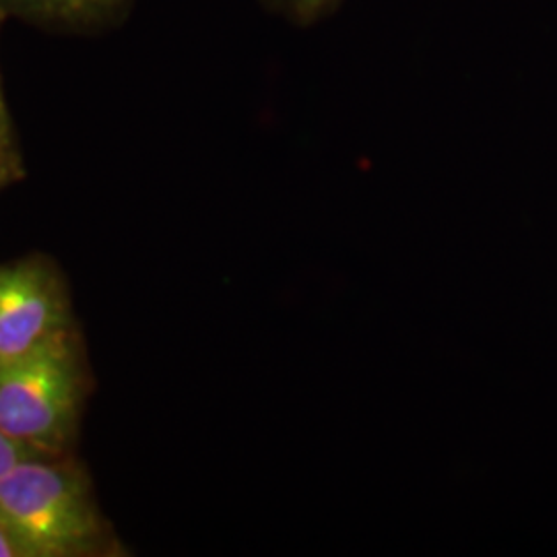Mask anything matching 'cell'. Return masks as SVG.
<instances>
[{
	"label": "cell",
	"mask_w": 557,
	"mask_h": 557,
	"mask_svg": "<svg viewBox=\"0 0 557 557\" xmlns=\"http://www.w3.org/2000/svg\"><path fill=\"white\" fill-rule=\"evenodd\" d=\"M0 527L25 557L81 554L98 522L79 481L38 460H21L0 478Z\"/></svg>",
	"instance_id": "6da1fadb"
},
{
	"label": "cell",
	"mask_w": 557,
	"mask_h": 557,
	"mask_svg": "<svg viewBox=\"0 0 557 557\" xmlns=\"http://www.w3.org/2000/svg\"><path fill=\"white\" fill-rule=\"evenodd\" d=\"M75 407L77 363L64 331L0 361V430L29 450L60 444Z\"/></svg>",
	"instance_id": "7a4b0ae2"
},
{
	"label": "cell",
	"mask_w": 557,
	"mask_h": 557,
	"mask_svg": "<svg viewBox=\"0 0 557 557\" xmlns=\"http://www.w3.org/2000/svg\"><path fill=\"white\" fill-rule=\"evenodd\" d=\"M59 287L38 264L0 267V361L32 351L62 331Z\"/></svg>",
	"instance_id": "3957f363"
},
{
	"label": "cell",
	"mask_w": 557,
	"mask_h": 557,
	"mask_svg": "<svg viewBox=\"0 0 557 557\" xmlns=\"http://www.w3.org/2000/svg\"><path fill=\"white\" fill-rule=\"evenodd\" d=\"M124 0H0L29 20L83 25L112 15Z\"/></svg>",
	"instance_id": "277c9868"
},
{
	"label": "cell",
	"mask_w": 557,
	"mask_h": 557,
	"mask_svg": "<svg viewBox=\"0 0 557 557\" xmlns=\"http://www.w3.org/2000/svg\"><path fill=\"white\" fill-rule=\"evenodd\" d=\"M333 2L335 0H281L283 9L299 23L319 20L333 7Z\"/></svg>",
	"instance_id": "5b68a950"
},
{
	"label": "cell",
	"mask_w": 557,
	"mask_h": 557,
	"mask_svg": "<svg viewBox=\"0 0 557 557\" xmlns=\"http://www.w3.org/2000/svg\"><path fill=\"white\" fill-rule=\"evenodd\" d=\"M25 458H29V448L0 430V478Z\"/></svg>",
	"instance_id": "8992f818"
},
{
	"label": "cell",
	"mask_w": 557,
	"mask_h": 557,
	"mask_svg": "<svg viewBox=\"0 0 557 557\" xmlns=\"http://www.w3.org/2000/svg\"><path fill=\"white\" fill-rule=\"evenodd\" d=\"M0 557H25L17 541L0 527Z\"/></svg>",
	"instance_id": "52a82bcc"
},
{
	"label": "cell",
	"mask_w": 557,
	"mask_h": 557,
	"mask_svg": "<svg viewBox=\"0 0 557 557\" xmlns=\"http://www.w3.org/2000/svg\"><path fill=\"white\" fill-rule=\"evenodd\" d=\"M7 140H9V114H7V106L0 89V149L7 145Z\"/></svg>",
	"instance_id": "ba28073f"
}]
</instances>
